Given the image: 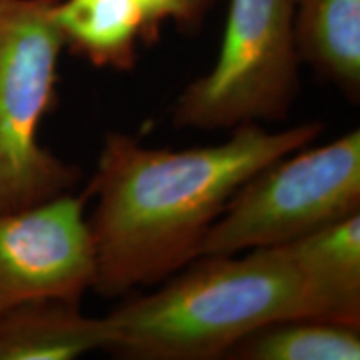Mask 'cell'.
I'll return each instance as SVG.
<instances>
[{
    "mask_svg": "<svg viewBox=\"0 0 360 360\" xmlns=\"http://www.w3.org/2000/svg\"><path fill=\"white\" fill-rule=\"evenodd\" d=\"M225 359L359 360L360 326L314 317L287 319L252 332Z\"/></svg>",
    "mask_w": 360,
    "mask_h": 360,
    "instance_id": "11",
    "label": "cell"
},
{
    "mask_svg": "<svg viewBox=\"0 0 360 360\" xmlns=\"http://www.w3.org/2000/svg\"><path fill=\"white\" fill-rule=\"evenodd\" d=\"M294 35L300 62L357 102L360 0H295Z\"/></svg>",
    "mask_w": 360,
    "mask_h": 360,
    "instance_id": "9",
    "label": "cell"
},
{
    "mask_svg": "<svg viewBox=\"0 0 360 360\" xmlns=\"http://www.w3.org/2000/svg\"><path fill=\"white\" fill-rule=\"evenodd\" d=\"M87 193L0 212V314L42 299L80 300L96 281Z\"/></svg>",
    "mask_w": 360,
    "mask_h": 360,
    "instance_id": "6",
    "label": "cell"
},
{
    "mask_svg": "<svg viewBox=\"0 0 360 360\" xmlns=\"http://www.w3.org/2000/svg\"><path fill=\"white\" fill-rule=\"evenodd\" d=\"M295 0H231L217 60L182 90L179 129L220 130L281 122L299 92Z\"/></svg>",
    "mask_w": 360,
    "mask_h": 360,
    "instance_id": "5",
    "label": "cell"
},
{
    "mask_svg": "<svg viewBox=\"0 0 360 360\" xmlns=\"http://www.w3.org/2000/svg\"><path fill=\"white\" fill-rule=\"evenodd\" d=\"M322 130L321 122L276 132L244 124L222 143L187 150L148 148L130 135L107 134L85 191L97 199L87 219L92 289L122 295L186 269L238 188L272 162L309 147Z\"/></svg>",
    "mask_w": 360,
    "mask_h": 360,
    "instance_id": "1",
    "label": "cell"
},
{
    "mask_svg": "<svg viewBox=\"0 0 360 360\" xmlns=\"http://www.w3.org/2000/svg\"><path fill=\"white\" fill-rule=\"evenodd\" d=\"M112 344L109 317H89L75 299L42 297L0 314V360H74Z\"/></svg>",
    "mask_w": 360,
    "mask_h": 360,
    "instance_id": "7",
    "label": "cell"
},
{
    "mask_svg": "<svg viewBox=\"0 0 360 360\" xmlns=\"http://www.w3.org/2000/svg\"><path fill=\"white\" fill-rule=\"evenodd\" d=\"M360 212V130L302 147L252 175L205 233L202 255L283 245Z\"/></svg>",
    "mask_w": 360,
    "mask_h": 360,
    "instance_id": "4",
    "label": "cell"
},
{
    "mask_svg": "<svg viewBox=\"0 0 360 360\" xmlns=\"http://www.w3.org/2000/svg\"><path fill=\"white\" fill-rule=\"evenodd\" d=\"M146 15L147 44H154L159 39L160 27L164 22L174 20L184 29H193L191 12L182 0H135Z\"/></svg>",
    "mask_w": 360,
    "mask_h": 360,
    "instance_id": "12",
    "label": "cell"
},
{
    "mask_svg": "<svg viewBox=\"0 0 360 360\" xmlns=\"http://www.w3.org/2000/svg\"><path fill=\"white\" fill-rule=\"evenodd\" d=\"M187 267V265H186ZM109 352L135 360L224 359L252 332L287 319H323L289 245L244 257L202 255L162 289L110 312Z\"/></svg>",
    "mask_w": 360,
    "mask_h": 360,
    "instance_id": "2",
    "label": "cell"
},
{
    "mask_svg": "<svg viewBox=\"0 0 360 360\" xmlns=\"http://www.w3.org/2000/svg\"><path fill=\"white\" fill-rule=\"evenodd\" d=\"M186 4L188 12H191V19H192V27H195L197 24H200V20L204 19L205 12L209 11V7L212 6L214 0H182Z\"/></svg>",
    "mask_w": 360,
    "mask_h": 360,
    "instance_id": "13",
    "label": "cell"
},
{
    "mask_svg": "<svg viewBox=\"0 0 360 360\" xmlns=\"http://www.w3.org/2000/svg\"><path fill=\"white\" fill-rule=\"evenodd\" d=\"M56 20L65 47L96 67L132 70L147 25L135 0H58Z\"/></svg>",
    "mask_w": 360,
    "mask_h": 360,
    "instance_id": "10",
    "label": "cell"
},
{
    "mask_svg": "<svg viewBox=\"0 0 360 360\" xmlns=\"http://www.w3.org/2000/svg\"><path fill=\"white\" fill-rule=\"evenodd\" d=\"M58 0H0V212L45 204L74 191L80 169L40 146L56 109L64 35Z\"/></svg>",
    "mask_w": 360,
    "mask_h": 360,
    "instance_id": "3",
    "label": "cell"
},
{
    "mask_svg": "<svg viewBox=\"0 0 360 360\" xmlns=\"http://www.w3.org/2000/svg\"><path fill=\"white\" fill-rule=\"evenodd\" d=\"M327 321L360 326V212L289 242Z\"/></svg>",
    "mask_w": 360,
    "mask_h": 360,
    "instance_id": "8",
    "label": "cell"
}]
</instances>
